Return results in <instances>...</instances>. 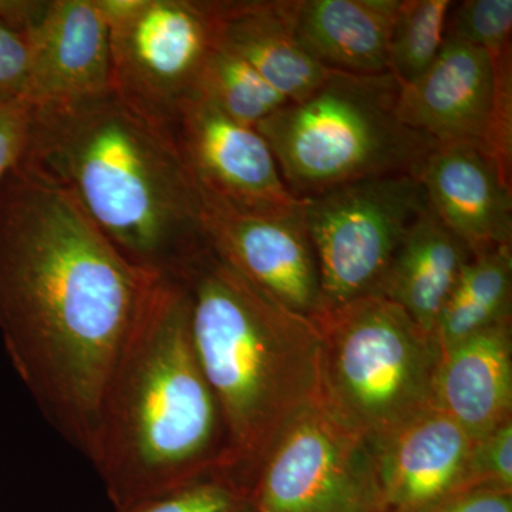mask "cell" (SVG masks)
Masks as SVG:
<instances>
[{"mask_svg":"<svg viewBox=\"0 0 512 512\" xmlns=\"http://www.w3.org/2000/svg\"><path fill=\"white\" fill-rule=\"evenodd\" d=\"M160 276L30 165L0 185V333L37 406L87 457L107 380Z\"/></svg>","mask_w":512,"mask_h":512,"instance_id":"obj_1","label":"cell"},{"mask_svg":"<svg viewBox=\"0 0 512 512\" xmlns=\"http://www.w3.org/2000/svg\"><path fill=\"white\" fill-rule=\"evenodd\" d=\"M23 163L73 195L131 264L165 276L210 247L197 185L167 131L113 92L30 106Z\"/></svg>","mask_w":512,"mask_h":512,"instance_id":"obj_2","label":"cell"},{"mask_svg":"<svg viewBox=\"0 0 512 512\" xmlns=\"http://www.w3.org/2000/svg\"><path fill=\"white\" fill-rule=\"evenodd\" d=\"M87 458L116 511L225 473L224 421L192 345L180 279L160 276L124 343Z\"/></svg>","mask_w":512,"mask_h":512,"instance_id":"obj_3","label":"cell"},{"mask_svg":"<svg viewBox=\"0 0 512 512\" xmlns=\"http://www.w3.org/2000/svg\"><path fill=\"white\" fill-rule=\"evenodd\" d=\"M227 436L225 473L251 485L275 441L320 400L322 332L207 247L173 276Z\"/></svg>","mask_w":512,"mask_h":512,"instance_id":"obj_4","label":"cell"},{"mask_svg":"<svg viewBox=\"0 0 512 512\" xmlns=\"http://www.w3.org/2000/svg\"><path fill=\"white\" fill-rule=\"evenodd\" d=\"M400 87L390 72H332L256 126L298 200L369 178L419 177L437 144L400 121Z\"/></svg>","mask_w":512,"mask_h":512,"instance_id":"obj_5","label":"cell"},{"mask_svg":"<svg viewBox=\"0 0 512 512\" xmlns=\"http://www.w3.org/2000/svg\"><path fill=\"white\" fill-rule=\"evenodd\" d=\"M316 322L319 402L340 423L372 443L434 407L441 350L396 303L365 296Z\"/></svg>","mask_w":512,"mask_h":512,"instance_id":"obj_6","label":"cell"},{"mask_svg":"<svg viewBox=\"0 0 512 512\" xmlns=\"http://www.w3.org/2000/svg\"><path fill=\"white\" fill-rule=\"evenodd\" d=\"M109 25L111 92L165 127L197 96L218 46L214 0H97Z\"/></svg>","mask_w":512,"mask_h":512,"instance_id":"obj_7","label":"cell"},{"mask_svg":"<svg viewBox=\"0 0 512 512\" xmlns=\"http://www.w3.org/2000/svg\"><path fill=\"white\" fill-rule=\"evenodd\" d=\"M302 201L323 313L377 295L397 248L427 207L419 178L407 174L357 181Z\"/></svg>","mask_w":512,"mask_h":512,"instance_id":"obj_8","label":"cell"},{"mask_svg":"<svg viewBox=\"0 0 512 512\" xmlns=\"http://www.w3.org/2000/svg\"><path fill=\"white\" fill-rule=\"evenodd\" d=\"M252 512H386L369 443L318 402L286 427L249 485Z\"/></svg>","mask_w":512,"mask_h":512,"instance_id":"obj_9","label":"cell"},{"mask_svg":"<svg viewBox=\"0 0 512 512\" xmlns=\"http://www.w3.org/2000/svg\"><path fill=\"white\" fill-rule=\"evenodd\" d=\"M511 56L491 60L483 49L444 39L430 69L400 87L397 116L436 144L480 148L511 183Z\"/></svg>","mask_w":512,"mask_h":512,"instance_id":"obj_10","label":"cell"},{"mask_svg":"<svg viewBox=\"0 0 512 512\" xmlns=\"http://www.w3.org/2000/svg\"><path fill=\"white\" fill-rule=\"evenodd\" d=\"M164 130L202 200L241 214L302 210L303 201L286 187L271 147L255 127L195 96L175 110Z\"/></svg>","mask_w":512,"mask_h":512,"instance_id":"obj_11","label":"cell"},{"mask_svg":"<svg viewBox=\"0 0 512 512\" xmlns=\"http://www.w3.org/2000/svg\"><path fill=\"white\" fill-rule=\"evenodd\" d=\"M202 204L205 231L222 258L292 311L313 320L320 318L318 262L302 210L252 215L204 200Z\"/></svg>","mask_w":512,"mask_h":512,"instance_id":"obj_12","label":"cell"},{"mask_svg":"<svg viewBox=\"0 0 512 512\" xmlns=\"http://www.w3.org/2000/svg\"><path fill=\"white\" fill-rule=\"evenodd\" d=\"M26 37L29 106L110 92V32L97 0H42Z\"/></svg>","mask_w":512,"mask_h":512,"instance_id":"obj_13","label":"cell"},{"mask_svg":"<svg viewBox=\"0 0 512 512\" xmlns=\"http://www.w3.org/2000/svg\"><path fill=\"white\" fill-rule=\"evenodd\" d=\"M473 441L431 407L389 436L369 443L386 512H430L470 488Z\"/></svg>","mask_w":512,"mask_h":512,"instance_id":"obj_14","label":"cell"},{"mask_svg":"<svg viewBox=\"0 0 512 512\" xmlns=\"http://www.w3.org/2000/svg\"><path fill=\"white\" fill-rule=\"evenodd\" d=\"M417 178L431 210L471 254L512 245L511 183L480 148L437 144Z\"/></svg>","mask_w":512,"mask_h":512,"instance_id":"obj_15","label":"cell"},{"mask_svg":"<svg viewBox=\"0 0 512 512\" xmlns=\"http://www.w3.org/2000/svg\"><path fill=\"white\" fill-rule=\"evenodd\" d=\"M434 407L471 440L512 420L511 320L441 353Z\"/></svg>","mask_w":512,"mask_h":512,"instance_id":"obj_16","label":"cell"},{"mask_svg":"<svg viewBox=\"0 0 512 512\" xmlns=\"http://www.w3.org/2000/svg\"><path fill=\"white\" fill-rule=\"evenodd\" d=\"M402 0H289L306 55L332 72L389 73V43Z\"/></svg>","mask_w":512,"mask_h":512,"instance_id":"obj_17","label":"cell"},{"mask_svg":"<svg viewBox=\"0 0 512 512\" xmlns=\"http://www.w3.org/2000/svg\"><path fill=\"white\" fill-rule=\"evenodd\" d=\"M218 42L288 101L301 100L332 73L306 55L293 33L289 0H214Z\"/></svg>","mask_w":512,"mask_h":512,"instance_id":"obj_18","label":"cell"},{"mask_svg":"<svg viewBox=\"0 0 512 512\" xmlns=\"http://www.w3.org/2000/svg\"><path fill=\"white\" fill-rule=\"evenodd\" d=\"M471 256L427 204L397 248L377 295L400 306L434 338L441 309Z\"/></svg>","mask_w":512,"mask_h":512,"instance_id":"obj_19","label":"cell"},{"mask_svg":"<svg viewBox=\"0 0 512 512\" xmlns=\"http://www.w3.org/2000/svg\"><path fill=\"white\" fill-rule=\"evenodd\" d=\"M512 245L471 256L437 320L441 353L471 336L511 320Z\"/></svg>","mask_w":512,"mask_h":512,"instance_id":"obj_20","label":"cell"},{"mask_svg":"<svg viewBox=\"0 0 512 512\" xmlns=\"http://www.w3.org/2000/svg\"><path fill=\"white\" fill-rule=\"evenodd\" d=\"M197 96L238 123L255 128L289 103L261 74L220 42L205 64Z\"/></svg>","mask_w":512,"mask_h":512,"instance_id":"obj_21","label":"cell"},{"mask_svg":"<svg viewBox=\"0 0 512 512\" xmlns=\"http://www.w3.org/2000/svg\"><path fill=\"white\" fill-rule=\"evenodd\" d=\"M451 0H402L389 43V72L406 86L436 62L444 45Z\"/></svg>","mask_w":512,"mask_h":512,"instance_id":"obj_22","label":"cell"},{"mask_svg":"<svg viewBox=\"0 0 512 512\" xmlns=\"http://www.w3.org/2000/svg\"><path fill=\"white\" fill-rule=\"evenodd\" d=\"M116 512H252L249 488L227 473H212Z\"/></svg>","mask_w":512,"mask_h":512,"instance_id":"obj_23","label":"cell"},{"mask_svg":"<svg viewBox=\"0 0 512 512\" xmlns=\"http://www.w3.org/2000/svg\"><path fill=\"white\" fill-rule=\"evenodd\" d=\"M512 0L454 2L444 39L483 49L491 59L511 52Z\"/></svg>","mask_w":512,"mask_h":512,"instance_id":"obj_24","label":"cell"},{"mask_svg":"<svg viewBox=\"0 0 512 512\" xmlns=\"http://www.w3.org/2000/svg\"><path fill=\"white\" fill-rule=\"evenodd\" d=\"M468 483L512 493V420L473 441L468 461Z\"/></svg>","mask_w":512,"mask_h":512,"instance_id":"obj_25","label":"cell"},{"mask_svg":"<svg viewBox=\"0 0 512 512\" xmlns=\"http://www.w3.org/2000/svg\"><path fill=\"white\" fill-rule=\"evenodd\" d=\"M29 70L28 37L0 18V107L25 101Z\"/></svg>","mask_w":512,"mask_h":512,"instance_id":"obj_26","label":"cell"},{"mask_svg":"<svg viewBox=\"0 0 512 512\" xmlns=\"http://www.w3.org/2000/svg\"><path fill=\"white\" fill-rule=\"evenodd\" d=\"M29 127L30 106L26 101L0 107V185L22 160Z\"/></svg>","mask_w":512,"mask_h":512,"instance_id":"obj_27","label":"cell"},{"mask_svg":"<svg viewBox=\"0 0 512 512\" xmlns=\"http://www.w3.org/2000/svg\"><path fill=\"white\" fill-rule=\"evenodd\" d=\"M430 512H512V493L493 487L467 488Z\"/></svg>","mask_w":512,"mask_h":512,"instance_id":"obj_28","label":"cell"}]
</instances>
